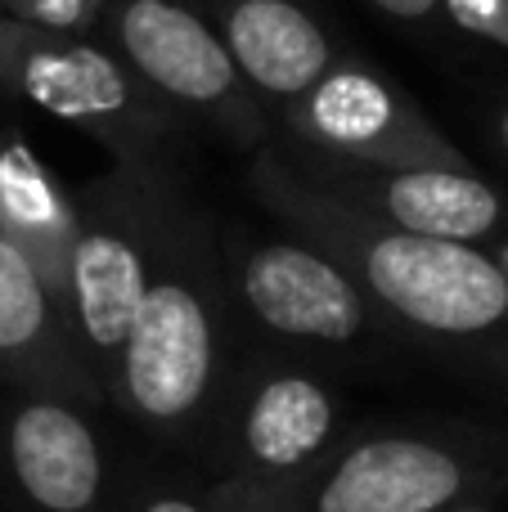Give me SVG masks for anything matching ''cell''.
Here are the masks:
<instances>
[{"instance_id":"obj_1","label":"cell","mask_w":508,"mask_h":512,"mask_svg":"<svg viewBox=\"0 0 508 512\" xmlns=\"http://www.w3.org/2000/svg\"><path fill=\"white\" fill-rule=\"evenodd\" d=\"M270 198L365 288L369 306L441 346H482L508 328V279L473 243L423 239L311 189L297 171H266Z\"/></svg>"},{"instance_id":"obj_2","label":"cell","mask_w":508,"mask_h":512,"mask_svg":"<svg viewBox=\"0 0 508 512\" xmlns=\"http://www.w3.org/2000/svg\"><path fill=\"white\" fill-rule=\"evenodd\" d=\"M225 378V292L203 243L176 216L131 319L108 396L153 432H189L212 414Z\"/></svg>"},{"instance_id":"obj_3","label":"cell","mask_w":508,"mask_h":512,"mask_svg":"<svg viewBox=\"0 0 508 512\" xmlns=\"http://www.w3.org/2000/svg\"><path fill=\"white\" fill-rule=\"evenodd\" d=\"M77 212V243L68 252V283L59 310L81 373L99 396H108L122 342L180 212L149 189V171L135 167L122 180L81 194Z\"/></svg>"},{"instance_id":"obj_4","label":"cell","mask_w":508,"mask_h":512,"mask_svg":"<svg viewBox=\"0 0 508 512\" xmlns=\"http://www.w3.org/2000/svg\"><path fill=\"white\" fill-rule=\"evenodd\" d=\"M486 472L473 454L437 436L383 432L342 445L293 486L225 495L221 512H455L482 504Z\"/></svg>"},{"instance_id":"obj_5","label":"cell","mask_w":508,"mask_h":512,"mask_svg":"<svg viewBox=\"0 0 508 512\" xmlns=\"http://www.w3.org/2000/svg\"><path fill=\"white\" fill-rule=\"evenodd\" d=\"M0 90L95 135L126 167H144L167 135V113L140 81L72 32L0 18Z\"/></svg>"},{"instance_id":"obj_6","label":"cell","mask_w":508,"mask_h":512,"mask_svg":"<svg viewBox=\"0 0 508 512\" xmlns=\"http://www.w3.org/2000/svg\"><path fill=\"white\" fill-rule=\"evenodd\" d=\"M338 391L306 369H266L248 378L230 409L225 495H266L338 450Z\"/></svg>"},{"instance_id":"obj_7","label":"cell","mask_w":508,"mask_h":512,"mask_svg":"<svg viewBox=\"0 0 508 512\" xmlns=\"http://www.w3.org/2000/svg\"><path fill=\"white\" fill-rule=\"evenodd\" d=\"M117 45L131 72L171 104H185L234 135H261L243 77L225 41L176 0H126L117 9Z\"/></svg>"},{"instance_id":"obj_8","label":"cell","mask_w":508,"mask_h":512,"mask_svg":"<svg viewBox=\"0 0 508 512\" xmlns=\"http://www.w3.org/2000/svg\"><path fill=\"white\" fill-rule=\"evenodd\" d=\"M293 131L306 144L356 167H459L450 144L387 81L365 68H329L302 99L288 104Z\"/></svg>"},{"instance_id":"obj_9","label":"cell","mask_w":508,"mask_h":512,"mask_svg":"<svg viewBox=\"0 0 508 512\" xmlns=\"http://www.w3.org/2000/svg\"><path fill=\"white\" fill-rule=\"evenodd\" d=\"M239 301L261 328L311 346H356L374 328L365 288L315 243H261L239 261Z\"/></svg>"},{"instance_id":"obj_10","label":"cell","mask_w":508,"mask_h":512,"mask_svg":"<svg viewBox=\"0 0 508 512\" xmlns=\"http://www.w3.org/2000/svg\"><path fill=\"white\" fill-rule=\"evenodd\" d=\"M311 189L338 198V203L365 212L369 221L392 225L423 239L477 243L500 225V198L486 180H477L464 167H356L338 162L333 167L297 171Z\"/></svg>"},{"instance_id":"obj_11","label":"cell","mask_w":508,"mask_h":512,"mask_svg":"<svg viewBox=\"0 0 508 512\" xmlns=\"http://www.w3.org/2000/svg\"><path fill=\"white\" fill-rule=\"evenodd\" d=\"M5 463L32 512H99L104 450L77 400L27 396L5 423Z\"/></svg>"},{"instance_id":"obj_12","label":"cell","mask_w":508,"mask_h":512,"mask_svg":"<svg viewBox=\"0 0 508 512\" xmlns=\"http://www.w3.org/2000/svg\"><path fill=\"white\" fill-rule=\"evenodd\" d=\"M0 378L36 387V396H99L72 355L59 301L9 239H0Z\"/></svg>"},{"instance_id":"obj_13","label":"cell","mask_w":508,"mask_h":512,"mask_svg":"<svg viewBox=\"0 0 508 512\" xmlns=\"http://www.w3.org/2000/svg\"><path fill=\"white\" fill-rule=\"evenodd\" d=\"M221 41L243 81L288 104L333 68L329 36L293 0H239L225 18Z\"/></svg>"},{"instance_id":"obj_14","label":"cell","mask_w":508,"mask_h":512,"mask_svg":"<svg viewBox=\"0 0 508 512\" xmlns=\"http://www.w3.org/2000/svg\"><path fill=\"white\" fill-rule=\"evenodd\" d=\"M77 221V203L59 189L50 167L27 144L0 140V239H9L36 265V274H41L54 301H63Z\"/></svg>"},{"instance_id":"obj_15","label":"cell","mask_w":508,"mask_h":512,"mask_svg":"<svg viewBox=\"0 0 508 512\" xmlns=\"http://www.w3.org/2000/svg\"><path fill=\"white\" fill-rule=\"evenodd\" d=\"M14 23L50 27V32H86L99 14V0H0Z\"/></svg>"},{"instance_id":"obj_16","label":"cell","mask_w":508,"mask_h":512,"mask_svg":"<svg viewBox=\"0 0 508 512\" xmlns=\"http://www.w3.org/2000/svg\"><path fill=\"white\" fill-rule=\"evenodd\" d=\"M446 5L464 27L508 41V0H446Z\"/></svg>"},{"instance_id":"obj_17","label":"cell","mask_w":508,"mask_h":512,"mask_svg":"<svg viewBox=\"0 0 508 512\" xmlns=\"http://www.w3.org/2000/svg\"><path fill=\"white\" fill-rule=\"evenodd\" d=\"M135 512H221V504H203L194 495H180V490H162V495H144Z\"/></svg>"},{"instance_id":"obj_18","label":"cell","mask_w":508,"mask_h":512,"mask_svg":"<svg viewBox=\"0 0 508 512\" xmlns=\"http://www.w3.org/2000/svg\"><path fill=\"white\" fill-rule=\"evenodd\" d=\"M369 5H378L383 14H392V18H428L441 0H369Z\"/></svg>"},{"instance_id":"obj_19","label":"cell","mask_w":508,"mask_h":512,"mask_svg":"<svg viewBox=\"0 0 508 512\" xmlns=\"http://www.w3.org/2000/svg\"><path fill=\"white\" fill-rule=\"evenodd\" d=\"M491 261H495V265H500V274H504V279H508V243H504V248H500V252H495V256H491Z\"/></svg>"},{"instance_id":"obj_20","label":"cell","mask_w":508,"mask_h":512,"mask_svg":"<svg viewBox=\"0 0 508 512\" xmlns=\"http://www.w3.org/2000/svg\"><path fill=\"white\" fill-rule=\"evenodd\" d=\"M455 512H495V508L482 499V504H468V508H455Z\"/></svg>"},{"instance_id":"obj_21","label":"cell","mask_w":508,"mask_h":512,"mask_svg":"<svg viewBox=\"0 0 508 512\" xmlns=\"http://www.w3.org/2000/svg\"><path fill=\"white\" fill-rule=\"evenodd\" d=\"M500 140H504V149H508V108H504V117H500Z\"/></svg>"}]
</instances>
